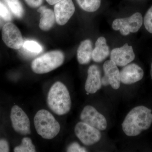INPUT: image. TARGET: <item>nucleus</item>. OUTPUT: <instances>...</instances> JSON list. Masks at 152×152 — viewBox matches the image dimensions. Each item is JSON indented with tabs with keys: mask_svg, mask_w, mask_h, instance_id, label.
<instances>
[{
	"mask_svg": "<svg viewBox=\"0 0 152 152\" xmlns=\"http://www.w3.org/2000/svg\"><path fill=\"white\" fill-rule=\"evenodd\" d=\"M75 132L77 137L85 145H92L102 138L99 130L82 121L76 124Z\"/></svg>",
	"mask_w": 152,
	"mask_h": 152,
	"instance_id": "obj_6",
	"label": "nucleus"
},
{
	"mask_svg": "<svg viewBox=\"0 0 152 152\" xmlns=\"http://www.w3.org/2000/svg\"><path fill=\"white\" fill-rule=\"evenodd\" d=\"M34 124L38 134L46 140H51L59 133V123L50 112L45 110L38 111L34 118Z\"/></svg>",
	"mask_w": 152,
	"mask_h": 152,
	"instance_id": "obj_3",
	"label": "nucleus"
},
{
	"mask_svg": "<svg viewBox=\"0 0 152 152\" xmlns=\"http://www.w3.org/2000/svg\"><path fill=\"white\" fill-rule=\"evenodd\" d=\"M102 85L99 69L96 65L90 66L88 69V76L85 86L86 91L89 94H95L100 89Z\"/></svg>",
	"mask_w": 152,
	"mask_h": 152,
	"instance_id": "obj_14",
	"label": "nucleus"
},
{
	"mask_svg": "<svg viewBox=\"0 0 152 152\" xmlns=\"http://www.w3.org/2000/svg\"><path fill=\"white\" fill-rule=\"evenodd\" d=\"M14 15L21 18L24 14V10L20 0H4Z\"/></svg>",
	"mask_w": 152,
	"mask_h": 152,
	"instance_id": "obj_19",
	"label": "nucleus"
},
{
	"mask_svg": "<svg viewBox=\"0 0 152 152\" xmlns=\"http://www.w3.org/2000/svg\"><path fill=\"white\" fill-rule=\"evenodd\" d=\"M80 118L83 122L99 130L104 131L107 129V123L105 117L93 106H86L81 113Z\"/></svg>",
	"mask_w": 152,
	"mask_h": 152,
	"instance_id": "obj_9",
	"label": "nucleus"
},
{
	"mask_svg": "<svg viewBox=\"0 0 152 152\" xmlns=\"http://www.w3.org/2000/svg\"><path fill=\"white\" fill-rule=\"evenodd\" d=\"M0 16L7 21H10L12 20V16L8 10L1 2H0Z\"/></svg>",
	"mask_w": 152,
	"mask_h": 152,
	"instance_id": "obj_23",
	"label": "nucleus"
},
{
	"mask_svg": "<svg viewBox=\"0 0 152 152\" xmlns=\"http://www.w3.org/2000/svg\"><path fill=\"white\" fill-rule=\"evenodd\" d=\"M151 77L152 79V63L151 64Z\"/></svg>",
	"mask_w": 152,
	"mask_h": 152,
	"instance_id": "obj_28",
	"label": "nucleus"
},
{
	"mask_svg": "<svg viewBox=\"0 0 152 152\" xmlns=\"http://www.w3.org/2000/svg\"><path fill=\"white\" fill-rule=\"evenodd\" d=\"M143 23L142 14L136 12L128 18L115 19L112 24V28L115 31H119L123 36H126L131 33L137 32Z\"/></svg>",
	"mask_w": 152,
	"mask_h": 152,
	"instance_id": "obj_5",
	"label": "nucleus"
},
{
	"mask_svg": "<svg viewBox=\"0 0 152 152\" xmlns=\"http://www.w3.org/2000/svg\"><path fill=\"white\" fill-rule=\"evenodd\" d=\"M110 53V48L107 45L105 38L103 37L98 38L92 54L93 61L95 62H102L109 56Z\"/></svg>",
	"mask_w": 152,
	"mask_h": 152,
	"instance_id": "obj_16",
	"label": "nucleus"
},
{
	"mask_svg": "<svg viewBox=\"0 0 152 152\" xmlns=\"http://www.w3.org/2000/svg\"><path fill=\"white\" fill-rule=\"evenodd\" d=\"M75 8L72 0H62L55 5L56 22L60 26L65 25L75 13Z\"/></svg>",
	"mask_w": 152,
	"mask_h": 152,
	"instance_id": "obj_11",
	"label": "nucleus"
},
{
	"mask_svg": "<svg viewBox=\"0 0 152 152\" xmlns=\"http://www.w3.org/2000/svg\"><path fill=\"white\" fill-rule=\"evenodd\" d=\"M93 50V43L91 40L87 39L81 42L77 50V59L80 64H87L90 63Z\"/></svg>",
	"mask_w": 152,
	"mask_h": 152,
	"instance_id": "obj_17",
	"label": "nucleus"
},
{
	"mask_svg": "<svg viewBox=\"0 0 152 152\" xmlns=\"http://www.w3.org/2000/svg\"><path fill=\"white\" fill-rule=\"evenodd\" d=\"M80 7L89 12H94L99 10L101 0H76Z\"/></svg>",
	"mask_w": 152,
	"mask_h": 152,
	"instance_id": "obj_18",
	"label": "nucleus"
},
{
	"mask_svg": "<svg viewBox=\"0 0 152 152\" xmlns=\"http://www.w3.org/2000/svg\"><path fill=\"white\" fill-rule=\"evenodd\" d=\"M64 60V54L61 51H51L35 59L31 63V67L36 74H46L61 66Z\"/></svg>",
	"mask_w": 152,
	"mask_h": 152,
	"instance_id": "obj_4",
	"label": "nucleus"
},
{
	"mask_svg": "<svg viewBox=\"0 0 152 152\" xmlns=\"http://www.w3.org/2000/svg\"><path fill=\"white\" fill-rule=\"evenodd\" d=\"M67 151L69 152H87L86 149L84 147H81L78 143H72L68 147Z\"/></svg>",
	"mask_w": 152,
	"mask_h": 152,
	"instance_id": "obj_24",
	"label": "nucleus"
},
{
	"mask_svg": "<svg viewBox=\"0 0 152 152\" xmlns=\"http://www.w3.org/2000/svg\"><path fill=\"white\" fill-rule=\"evenodd\" d=\"M28 5L32 8H37L40 7L43 0H24Z\"/></svg>",
	"mask_w": 152,
	"mask_h": 152,
	"instance_id": "obj_25",
	"label": "nucleus"
},
{
	"mask_svg": "<svg viewBox=\"0 0 152 152\" xmlns=\"http://www.w3.org/2000/svg\"><path fill=\"white\" fill-rule=\"evenodd\" d=\"M152 124V110L144 106L135 107L129 112L122 124L126 135L135 137L149 129Z\"/></svg>",
	"mask_w": 152,
	"mask_h": 152,
	"instance_id": "obj_1",
	"label": "nucleus"
},
{
	"mask_svg": "<svg viewBox=\"0 0 152 152\" xmlns=\"http://www.w3.org/2000/svg\"><path fill=\"white\" fill-rule=\"evenodd\" d=\"M10 118L14 130L23 135L31 134L29 119L21 108L15 105L11 109Z\"/></svg>",
	"mask_w": 152,
	"mask_h": 152,
	"instance_id": "obj_8",
	"label": "nucleus"
},
{
	"mask_svg": "<svg viewBox=\"0 0 152 152\" xmlns=\"http://www.w3.org/2000/svg\"><path fill=\"white\" fill-rule=\"evenodd\" d=\"M135 58L133 47L127 43L121 48L113 49L111 52L110 60L118 66H125L134 61Z\"/></svg>",
	"mask_w": 152,
	"mask_h": 152,
	"instance_id": "obj_12",
	"label": "nucleus"
},
{
	"mask_svg": "<svg viewBox=\"0 0 152 152\" xmlns=\"http://www.w3.org/2000/svg\"><path fill=\"white\" fill-rule=\"evenodd\" d=\"M37 12L41 14L39 27L45 31H48L53 26L56 21L54 12L46 6L39 7Z\"/></svg>",
	"mask_w": 152,
	"mask_h": 152,
	"instance_id": "obj_15",
	"label": "nucleus"
},
{
	"mask_svg": "<svg viewBox=\"0 0 152 152\" xmlns=\"http://www.w3.org/2000/svg\"><path fill=\"white\" fill-rule=\"evenodd\" d=\"M8 142L4 139L0 140V152H10Z\"/></svg>",
	"mask_w": 152,
	"mask_h": 152,
	"instance_id": "obj_26",
	"label": "nucleus"
},
{
	"mask_svg": "<svg viewBox=\"0 0 152 152\" xmlns=\"http://www.w3.org/2000/svg\"><path fill=\"white\" fill-rule=\"evenodd\" d=\"M104 75L102 78V84L105 86L110 85L113 89L117 90L121 86L120 72L118 66L111 60L106 61L104 64Z\"/></svg>",
	"mask_w": 152,
	"mask_h": 152,
	"instance_id": "obj_10",
	"label": "nucleus"
},
{
	"mask_svg": "<svg viewBox=\"0 0 152 152\" xmlns=\"http://www.w3.org/2000/svg\"><path fill=\"white\" fill-rule=\"evenodd\" d=\"M144 24L146 29L152 34V6L148 10L145 15Z\"/></svg>",
	"mask_w": 152,
	"mask_h": 152,
	"instance_id": "obj_22",
	"label": "nucleus"
},
{
	"mask_svg": "<svg viewBox=\"0 0 152 152\" xmlns=\"http://www.w3.org/2000/svg\"><path fill=\"white\" fill-rule=\"evenodd\" d=\"M61 1H62V0H46L47 2L49 4L51 5H55L57 3Z\"/></svg>",
	"mask_w": 152,
	"mask_h": 152,
	"instance_id": "obj_27",
	"label": "nucleus"
},
{
	"mask_svg": "<svg viewBox=\"0 0 152 152\" xmlns=\"http://www.w3.org/2000/svg\"><path fill=\"white\" fill-rule=\"evenodd\" d=\"M144 76V71L137 64H129L120 72L121 83L126 85H131L141 80Z\"/></svg>",
	"mask_w": 152,
	"mask_h": 152,
	"instance_id": "obj_13",
	"label": "nucleus"
},
{
	"mask_svg": "<svg viewBox=\"0 0 152 152\" xmlns=\"http://www.w3.org/2000/svg\"><path fill=\"white\" fill-rule=\"evenodd\" d=\"M49 107L55 114L63 115L70 111L72 102L67 88L61 82L58 81L52 86L47 98Z\"/></svg>",
	"mask_w": 152,
	"mask_h": 152,
	"instance_id": "obj_2",
	"label": "nucleus"
},
{
	"mask_svg": "<svg viewBox=\"0 0 152 152\" xmlns=\"http://www.w3.org/2000/svg\"><path fill=\"white\" fill-rule=\"evenodd\" d=\"M2 38L7 46L15 50L21 48L24 42L20 31L10 22L7 23L3 26Z\"/></svg>",
	"mask_w": 152,
	"mask_h": 152,
	"instance_id": "obj_7",
	"label": "nucleus"
},
{
	"mask_svg": "<svg viewBox=\"0 0 152 152\" xmlns=\"http://www.w3.org/2000/svg\"><path fill=\"white\" fill-rule=\"evenodd\" d=\"M15 152H35L36 148L31 140L28 137L22 139L21 143L14 148Z\"/></svg>",
	"mask_w": 152,
	"mask_h": 152,
	"instance_id": "obj_20",
	"label": "nucleus"
},
{
	"mask_svg": "<svg viewBox=\"0 0 152 152\" xmlns=\"http://www.w3.org/2000/svg\"><path fill=\"white\" fill-rule=\"evenodd\" d=\"M23 47L28 51L35 53H39L42 51V46L34 41H26L24 42Z\"/></svg>",
	"mask_w": 152,
	"mask_h": 152,
	"instance_id": "obj_21",
	"label": "nucleus"
}]
</instances>
